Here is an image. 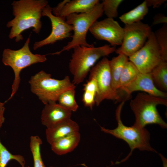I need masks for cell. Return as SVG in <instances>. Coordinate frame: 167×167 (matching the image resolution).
<instances>
[{
	"instance_id": "obj_1",
	"label": "cell",
	"mask_w": 167,
	"mask_h": 167,
	"mask_svg": "<svg viewBox=\"0 0 167 167\" xmlns=\"http://www.w3.org/2000/svg\"><path fill=\"white\" fill-rule=\"evenodd\" d=\"M46 0H20L14 1L11 5L14 18L6 24L11 27L9 37L15 38L16 42L23 39L22 32L25 30L33 28V31L38 34L41 29L43 8L48 4Z\"/></svg>"
},
{
	"instance_id": "obj_2",
	"label": "cell",
	"mask_w": 167,
	"mask_h": 167,
	"mask_svg": "<svg viewBox=\"0 0 167 167\" xmlns=\"http://www.w3.org/2000/svg\"><path fill=\"white\" fill-rule=\"evenodd\" d=\"M69 63V69L73 75V83L82 82L96 62L102 57L115 52V46L105 45L98 47L79 46L74 49Z\"/></svg>"
},
{
	"instance_id": "obj_3",
	"label": "cell",
	"mask_w": 167,
	"mask_h": 167,
	"mask_svg": "<svg viewBox=\"0 0 167 167\" xmlns=\"http://www.w3.org/2000/svg\"><path fill=\"white\" fill-rule=\"evenodd\" d=\"M159 105L167 106V99L145 92L139 93L130 102L131 109L135 117L133 125L145 128L148 124H156L166 129L167 124L162 119L157 109Z\"/></svg>"
},
{
	"instance_id": "obj_4",
	"label": "cell",
	"mask_w": 167,
	"mask_h": 167,
	"mask_svg": "<svg viewBox=\"0 0 167 167\" xmlns=\"http://www.w3.org/2000/svg\"><path fill=\"white\" fill-rule=\"evenodd\" d=\"M125 102L124 101H122L116 110V119L118 123L117 127L114 129L110 130L100 127L102 131L110 134L117 138L122 139L128 144L131 149L130 152L122 161L126 160L135 149H138L140 151L156 152L150 145V134L145 128L139 127L133 125L128 126L123 123L121 115Z\"/></svg>"
},
{
	"instance_id": "obj_5",
	"label": "cell",
	"mask_w": 167,
	"mask_h": 167,
	"mask_svg": "<svg viewBox=\"0 0 167 167\" xmlns=\"http://www.w3.org/2000/svg\"><path fill=\"white\" fill-rule=\"evenodd\" d=\"M102 3L98 2L89 12L83 13H74L66 17V22L73 27L74 33L71 40L60 51L47 55H59L65 51H69L79 46L92 47L86 41L87 32L93 24L103 15Z\"/></svg>"
},
{
	"instance_id": "obj_6",
	"label": "cell",
	"mask_w": 167,
	"mask_h": 167,
	"mask_svg": "<svg viewBox=\"0 0 167 167\" xmlns=\"http://www.w3.org/2000/svg\"><path fill=\"white\" fill-rule=\"evenodd\" d=\"M28 82L31 92L45 105L57 102L60 94L65 91L76 86L68 76L61 80L52 78L51 74L41 71L32 76Z\"/></svg>"
},
{
	"instance_id": "obj_7",
	"label": "cell",
	"mask_w": 167,
	"mask_h": 167,
	"mask_svg": "<svg viewBox=\"0 0 167 167\" xmlns=\"http://www.w3.org/2000/svg\"><path fill=\"white\" fill-rule=\"evenodd\" d=\"M30 36V34L21 49L13 50L7 48L3 51L2 63L12 68L15 76L11 95L5 103L11 100L18 91L20 82V74L21 71L32 64L44 62L47 60L46 55L34 54L30 51L29 46Z\"/></svg>"
},
{
	"instance_id": "obj_8",
	"label": "cell",
	"mask_w": 167,
	"mask_h": 167,
	"mask_svg": "<svg viewBox=\"0 0 167 167\" xmlns=\"http://www.w3.org/2000/svg\"><path fill=\"white\" fill-rule=\"evenodd\" d=\"M90 77L96 80L98 88L95 101L97 106L105 99L118 101L121 96L113 88L109 66V60L104 57L93 66L90 71Z\"/></svg>"
},
{
	"instance_id": "obj_9",
	"label": "cell",
	"mask_w": 167,
	"mask_h": 167,
	"mask_svg": "<svg viewBox=\"0 0 167 167\" xmlns=\"http://www.w3.org/2000/svg\"><path fill=\"white\" fill-rule=\"evenodd\" d=\"M123 28L122 43L115 52L129 57L143 47L152 31L148 24L141 21L125 24Z\"/></svg>"
},
{
	"instance_id": "obj_10",
	"label": "cell",
	"mask_w": 167,
	"mask_h": 167,
	"mask_svg": "<svg viewBox=\"0 0 167 167\" xmlns=\"http://www.w3.org/2000/svg\"><path fill=\"white\" fill-rule=\"evenodd\" d=\"M139 72L149 74L162 61L161 52L154 32H152L144 45L128 57Z\"/></svg>"
},
{
	"instance_id": "obj_11",
	"label": "cell",
	"mask_w": 167,
	"mask_h": 167,
	"mask_svg": "<svg viewBox=\"0 0 167 167\" xmlns=\"http://www.w3.org/2000/svg\"><path fill=\"white\" fill-rule=\"evenodd\" d=\"M42 15L48 17L50 19L52 31L46 38L35 43L33 47L34 50L46 45L53 44L71 36L70 32L73 30L72 26L66 22V18L54 15L52 13V8L49 5L43 8Z\"/></svg>"
},
{
	"instance_id": "obj_12",
	"label": "cell",
	"mask_w": 167,
	"mask_h": 167,
	"mask_svg": "<svg viewBox=\"0 0 167 167\" xmlns=\"http://www.w3.org/2000/svg\"><path fill=\"white\" fill-rule=\"evenodd\" d=\"M97 39L105 40L112 46L121 45L124 36V28L113 19L107 18L95 21L89 30Z\"/></svg>"
},
{
	"instance_id": "obj_13",
	"label": "cell",
	"mask_w": 167,
	"mask_h": 167,
	"mask_svg": "<svg viewBox=\"0 0 167 167\" xmlns=\"http://www.w3.org/2000/svg\"><path fill=\"white\" fill-rule=\"evenodd\" d=\"M141 91L149 94L166 98L167 94L157 88L154 84L150 74L140 73L131 82L120 88L119 92L125 93L127 97L133 92Z\"/></svg>"
},
{
	"instance_id": "obj_14",
	"label": "cell",
	"mask_w": 167,
	"mask_h": 167,
	"mask_svg": "<svg viewBox=\"0 0 167 167\" xmlns=\"http://www.w3.org/2000/svg\"><path fill=\"white\" fill-rule=\"evenodd\" d=\"M71 112L56 102H49L42 111L41 123L47 128L53 127L71 119Z\"/></svg>"
},
{
	"instance_id": "obj_15",
	"label": "cell",
	"mask_w": 167,
	"mask_h": 167,
	"mask_svg": "<svg viewBox=\"0 0 167 167\" xmlns=\"http://www.w3.org/2000/svg\"><path fill=\"white\" fill-rule=\"evenodd\" d=\"M79 129L78 124L70 119L56 126L46 128L45 134L47 141L50 144L59 139L79 132Z\"/></svg>"
},
{
	"instance_id": "obj_16",
	"label": "cell",
	"mask_w": 167,
	"mask_h": 167,
	"mask_svg": "<svg viewBox=\"0 0 167 167\" xmlns=\"http://www.w3.org/2000/svg\"><path fill=\"white\" fill-rule=\"evenodd\" d=\"M80 139L79 132L59 139L50 144L53 151L58 155H63L73 150L78 146Z\"/></svg>"
},
{
	"instance_id": "obj_17",
	"label": "cell",
	"mask_w": 167,
	"mask_h": 167,
	"mask_svg": "<svg viewBox=\"0 0 167 167\" xmlns=\"http://www.w3.org/2000/svg\"><path fill=\"white\" fill-rule=\"evenodd\" d=\"M99 2L98 0H70L64 6L59 16L66 18L72 14L88 12Z\"/></svg>"
},
{
	"instance_id": "obj_18",
	"label": "cell",
	"mask_w": 167,
	"mask_h": 167,
	"mask_svg": "<svg viewBox=\"0 0 167 167\" xmlns=\"http://www.w3.org/2000/svg\"><path fill=\"white\" fill-rule=\"evenodd\" d=\"M129 60L128 57L122 54H119L109 60V66L113 89L118 92L121 75L124 66Z\"/></svg>"
},
{
	"instance_id": "obj_19",
	"label": "cell",
	"mask_w": 167,
	"mask_h": 167,
	"mask_svg": "<svg viewBox=\"0 0 167 167\" xmlns=\"http://www.w3.org/2000/svg\"><path fill=\"white\" fill-rule=\"evenodd\" d=\"M156 88L161 91H167V61L162 60L150 73Z\"/></svg>"
},
{
	"instance_id": "obj_20",
	"label": "cell",
	"mask_w": 167,
	"mask_h": 167,
	"mask_svg": "<svg viewBox=\"0 0 167 167\" xmlns=\"http://www.w3.org/2000/svg\"><path fill=\"white\" fill-rule=\"evenodd\" d=\"M148 7L145 1L131 10L121 15L119 19L125 24L140 21L147 14Z\"/></svg>"
},
{
	"instance_id": "obj_21",
	"label": "cell",
	"mask_w": 167,
	"mask_h": 167,
	"mask_svg": "<svg viewBox=\"0 0 167 167\" xmlns=\"http://www.w3.org/2000/svg\"><path fill=\"white\" fill-rule=\"evenodd\" d=\"M82 101L84 105L92 110L95 104V97L97 92V83L95 79L89 77L88 80L84 85Z\"/></svg>"
},
{
	"instance_id": "obj_22",
	"label": "cell",
	"mask_w": 167,
	"mask_h": 167,
	"mask_svg": "<svg viewBox=\"0 0 167 167\" xmlns=\"http://www.w3.org/2000/svg\"><path fill=\"white\" fill-rule=\"evenodd\" d=\"M75 88L69 89L63 92L57 100L58 104L71 112L76 111L79 107L75 99Z\"/></svg>"
},
{
	"instance_id": "obj_23",
	"label": "cell",
	"mask_w": 167,
	"mask_h": 167,
	"mask_svg": "<svg viewBox=\"0 0 167 167\" xmlns=\"http://www.w3.org/2000/svg\"><path fill=\"white\" fill-rule=\"evenodd\" d=\"M140 73L135 66L128 60L125 64L121 75L118 90L131 82Z\"/></svg>"
},
{
	"instance_id": "obj_24",
	"label": "cell",
	"mask_w": 167,
	"mask_h": 167,
	"mask_svg": "<svg viewBox=\"0 0 167 167\" xmlns=\"http://www.w3.org/2000/svg\"><path fill=\"white\" fill-rule=\"evenodd\" d=\"M42 143L41 139L38 136L30 137V147L33 156L34 167H45L40 152V146Z\"/></svg>"
},
{
	"instance_id": "obj_25",
	"label": "cell",
	"mask_w": 167,
	"mask_h": 167,
	"mask_svg": "<svg viewBox=\"0 0 167 167\" xmlns=\"http://www.w3.org/2000/svg\"><path fill=\"white\" fill-rule=\"evenodd\" d=\"M17 161L22 167L25 166V160L24 157L20 155L11 153L2 143L0 140V167H6L11 160Z\"/></svg>"
},
{
	"instance_id": "obj_26",
	"label": "cell",
	"mask_w": 167,
	"mask_h": 167,
	"mask_svg": "<svg viewBox=\"0 0 167 167\" xmlns=\"http://www.w3.org/2000/svg\"><path fill=\"white\" fill-rule=\"evenodd\" d=\"M154 34L161 51L162 60L167 61V24H163Z\"/></svg>"
},
{
	"instance_id": "obj_27",
	"label": "cell",
	"mask_w": 167,
	"mask_h": 167,
	"mask_svg": "<svg viewBox=\"0 0 167 167\" xmlns=\"http://www.w3.org/2000/svg\"><path fill=\"white\" fill-rule=\"evenodd\" d=\"M123 1L122 0H104L102 3L103 13L107 18L113 19L118 15V8Z\"/></svg>"
},
{
	"instance_id": "obj_28",
	"label": "cell",
	"mask_w": 167,
	"mask_h": 167,
	"mask_svg": "<svg viewBox=\"0 0 167 167\" xmlns=\"http://www.w3.org/2000/svg\"><path fill=\"white\" fill-rule=\"evenodd\" d=\"M161 24H167V17L164 14H158L154 16L152 24L156 25Z\"/></svg>"
},
{
	"instance_id": "obj_29",
	"label": "cell",
	"mask_w": 167,
	"mask_h": 167,
	"mask_svg": "<svg viewBox=\"0 0 167 167\" xmlns=\"http://www.w3.org/2000/svg\"><path fill=\"white\" fill-rule=\"evenodd\" d=\"M147 6L153 8H158L166 2V0H146Z\"/></svg>"
},
{
	"instance_id": "obj_30",
	"label": "cell",
	"mask_w": 167,
	"mask_h": 167,
	"mask_svg": "<svg viewBox=\"0 0 167 167\" xmlns=\"http://www.w3.org/2000/svg\"><path fill=\"white\" fill-rule=\"evenodd\" d=\"M70 0H64L59 3L56 6L52 8V12L54 15L56 16H59L60 12L64 6Z\"/></svg>"
},
{
	"instance_id": "obj_31",
	"label": "cell",
	"mask_w": 167,
	"mask_h": 167,
	"mask_svg": "<svg viewBox=\"0 0 167 167\" xmlns=\"http://www.w3.org/2000/svg\"><path fill=\"white\" fill-rule=\"evenodd\" d=\"M5 109L4 107L0 111V128L5 120V118L4 116Z\"/></svg>"
},
{
	"instance_id": "obj_32",
	"label": "cell",
	"mask_w": 167,
	"mask_h": 167,
	"mask_svg": "<svg viewBox=\"0 0 167 167\" xmlns=\"http://www.w3.org/2000/svg\"><path fill=\"white\" fill-rule=\"evenodd\" d=\"M159 155L161 157V159L162 162L163 167H167V160L164 156L161 153H159Z\"/></svg>"
},
{
	"instance_id": "obj_33",
	"label": "cell",
	"mask_w": 167,
	"mask_h": 167,
	"mask_svg": "<svg viewBox=\"0 0 167 167\" xmlns=\"http://www.w3.org/2000/svg\"><path fill=\"white\" fill-rule=\"evenodd\" d=\"M5 103H2L0 102V111L3 108H4V105Z\"/></svg>"
},
{
	"instance_id": "obj_34",
	"label": "cell",
	"mask_w": 167,
	"mask_h": 167,
	"mask_svg": "<svg viewBox=\"0 0 167 167\" xmlns=\"http://www.w3.org/2000/svg\"><path fill=\"white\" fill-rule=\"evenodd\" d=\"M24 167H29V166H26V167L24 166Z\"/></svg>"
}]
</instances>
